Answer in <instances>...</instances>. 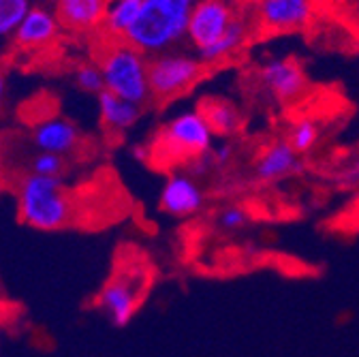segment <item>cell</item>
Here are the masks:
<instances>
[{
    "mask_svg": "<svg viewBox=\"0 0 359 357\" xmlns=\"http://www.w3.org/2000/svg\"><path fill=\"white\" fill-rule=\"evenodd\" d=\"M18 216L36 231L67 229L77 220L75 191L62 175H39L26 171L15 184Z\"/></svg>",
    "mask_w": 359,
    "mask_h": 357,
    "instance_id": "6da1fadb",
    "label": "cell"
},
{
    "mask_svg": "<svg viewBox=\"0 0 359 357\" xmlns=\"http://www.w3.org/2000/svg\"><path fill=\"white\" fill-rule=\"evenodd\" d=\"M88 43L90 60L101 69L105 90L137 105L150 101L148 56L144 52L130 46L126 39L109 36L101 30L90 34Z\"/></svg>",
    "mask_w": 359,
    "mask_h": 357,
    "instance_id": "7a4b0ae2",
    "label": "cell"
},
{
    "mask_svg": "<svg viewBox=\"0 0 359 357\" xmlns=\"http://www.w3.org/2000/svg\"><path fill=\"white\" fill-rule=\"evenodd\" d=\"M195 3L197 0H144L124 39L146 56L180 48L187 41Z\"/></svg>",
    "mask_w": 359,
    "mask_h": 357,
    "instance_id": "3957f363",
    "label": "cell"
},
{
    "mask_svg": "<svg viewBox=\"0 0 359 357\" xmlns=\"http://www.w3.org/2000/svg\"><path fill=\"white\" fill-rule=\"evenodd\" d=\"M214 133L199 109H187L165 122L148 146V163L182 165L214 148Z\"/></svg>",
    "mask_w": 359,
    "mask_h": 357,
    "instance_id": "277c9868",
    "label": "cell"
},
{
    "mask_svg": "<svg viewBox=\"0 0 359 357\" xmlns=\"http://www.w3.org/2000/svg\"><path fill=\"white\" fill-rule=\"evenodd\" d=\"M205 65L197 54L184 50H169L148 56V83L150 99L156 103H169L191 93L203 77Z\"/></svg>",
    "mask_w": 359,
    "mask_h": 357,
    "instance_id": "5b68a950",
    "label": "cell"
},
{
    "mask_svg": "<svg viewBox=\"0 0 359 357\" xmlns=\"http://www.w3.org/2000/svg\"><path fill=\"white\" fill-rule=\"evenodd\" d=\"M146 291V276L137 265L111 276L97 297V308L109 319L114 328H126L140 310Z\"/></svg>",
    "mask_w": 359,
    "mask_h": 357,
    "instance_id": "8992f818",
    "label": "cell"
},
{
    "mask_svg": "<svg viewBox=\"0 0 359 357\" xmlns=\"http://www.w3.org/2000/svg\"><path fill=\"white\" fill-rule=\"evenodd\" d=\"M236 18L231 0H197L191 20L187 41L195 50L208 48L218 41Z\"/></svg>",
    "mask_w": 359,
    "mask_h": 357,
    "instance_id": "52a82bcc",
    "label": "cell"
},
{
    "mask_svg": "<svg viewBox=\"0 0 359 357\" xmlns=\"http://www.w3.org/2000/svg\"><path fill=\"white\" fill-rule=\"evenodd\" d=\"M259 79L265 90L280 103H293L308 90L304 69L293 58H269L259 69Z\"/></svg>",
    "mask_w": 359,
    "mask_h": 357,
    "instance_id": "ba28073f",
    "label": "cell"
},
{
    "mask_svg": "<svg viewBox=\"0 0 359 357\" xmlns=\"http://www.w3.org/2000/svg\"><path fill=\"white\" fill-rule=\"evenodd\" d=\"M314 0H257V22L267 32H293L310 24Z\"/></svg>",
    "mask_w": 359,
    "mask_h": 357,
    "instance_id": "9c48e42d",
    "label": "cell"
},
{
    "mask_svg": "<svg viewBox=\"0 0 359 357\" xmlns=\"http://www.w3.org/2000/svg\"><path fill=\"white\" fill-rule=\"evenodd\" d=\"M205 206L203 189L191 173H171L163 184L158 208L173 218H191Z\"/></svg>",
    "mask_w": 359,
    "mask_h": 357,
    "instance_id": "30bf717a",
    "label": "cell"
},
{
    "mask_svg": "<svg viewBox=\"0 0 359 357\" xmlns=\"http://www.w3.org/2000/svg\"><path fill=\"white\" fill-rule=\"evenodd\" d=\"M60 30L62 28L52 11L45 7H32L13 32V48L26 54L48 50L56 43Z\"/></svg>",
    "mask_w": 359,
    "mask_h": 357,
    "instance_id": "8fae6325",
    "label": "cell"
},
{
    "mask_svg": "<svg viewBox=\"0 0 359 357\" xmlns=\"http://www.w3.org/2000/svg\"><path fill=\"white\" fill-rule=\"evenodd\" d=\"M111 0H54V15L62 30L90 36L105 20Z\"/></svg>",
    "mask_w": 359,
    "mask_h": 357,
    "instance_id": "7c38bea8",
    "label": "cell"
},
{
    "mask_svg": "<svg viewBox=\"0 0 359 357\" xmlns=\"http://www.w3.org/2000/svg\"><path fill=\"white\" fill-rule=\"evenodd\" d=\"M30 140L41 152H54L60 156L73 154L83 146V135L77 128V124L60 116L32 126Z\"/></svg>",
    "mask_w": 359,
    "mask_h": 357,
    "instance_id": "4fadbf2b",
    "label": "cell"
},
{
    "mask_svg": "<svg viewBox=\"0 0 359 357\" xmlns=\"http://www.w3.org/2000/svg\"><path fill=\"white\" fill-rule=\"evenodd\" d=\"M304 163L299 154L289 146L287 140L272 142L267 148L261 150L259 159L255 161V177L263 184H272L285 177L302 173Z\"/></svg>",
    "mask_w": 359,
    "mask_h": 357,
    "instance_id": "5bb4252c",
    "label": "cell"
},
{
    "mask_svg": "<svg viewBox=\"0 0 359 357\" xmlns=\"http://www.w3.org/2000/svg\"><path fill=\"white\" fill-rule=\"evenodd\" d=\"M99 97V114H101V126L107 133L122 135L124 130L133 128L142 118V105L130 103L126 99H120L118 95L103 90Z\"/></svg>",
    "mask_w": 359,
    "mask_h": 357,
    "instance_id": "9a60e30c",
    "label": "cell"
},
{
    "mask_svg": "<svg viewBox=\"0 0 359 357\" xmlns=\"http://www.w3.org/2000/svg\"><path fill=\"white\" fill-rule=\"evenodd\" d=\"M197 109L201 112V116L205 118V122L210 124L216 137H233V135H238L244 124L242 112L229 99L208 97L199 103Z\"/></svg>",
    "mask_w": 359,
    "mask_h": 357,
    "instance_id": "2e32d148",
    "label": "cell"
},
{
    "mask_svg": "<svg viewBox=\"0 0 359 357\" xmlns=\"http://www.w3.org/2000/svg\"><path fill=\"white\" fill-rule=\"evenodd\" d=\"M246 39H248V20L236 15L233 22L229 24V28L224 30V34L218 41H214L208 48L195 50V52H197V58L205 67H214V65L222 62L224 58H229L236 52H240L242 46L246 43Z\"/></svg>",
    "mask_w": 359,
    "mask_h": 357,
    "instance_id": "e0dca14e",
    "label": "cell"
},
{
    "mask_svg": "<svg viewBox=\"0 0 359 357\" xmlns=\"http://www.w3.org/2000/svg\"><path fill=\"white\" fill-rule=\"evenodd\" d=\"M142 5H144V0H111L99 30L109 36L124 39L126 30L133 26L135 20H137Z\"/></svg>",
    "mask_w": 359,
    "mask_h": 357,
    "instance_id": "ac0fdd59",
    "label": "cell"
},
{
    "mask_svg": "<svg viewBox=\"0 0 359 357\" xmlns=\"http://www.w3.org/2000/svg\"><path fill=\"white\" fill-rule=\"evenodd\" d=\"M60 112L58 105V97L52 93H36L34 97H30L28 101H24V105L20 107V118L24 124L28 126H36L50 118H56Z\"/></svg>",
    "mask_w": 359,
    "mask_h": 357,
    "instance_id": "d6986e66",
    "label": "cell"
},
{
    "mask_svg": "<svg viewBox=\"0 0 359 357\" xmlns=\"http://www.w3.org/2000/svg\"><path fill=\"white\" fill-rule=\"evenodd\" d=\"M319 140H321V128H319L317 122H314L312 118H308V116L297 118V120L291 124V128H289V137H287L289 146H291L299 156L312 152L314 146L319 144Z\"/></svg>",
    "mask_w": 359,
    "mask_h": 357,
    "instance_id": "ffe728a7",
    "label": "cell"
},
{
    "mask_svg": "<svg viewBox=\"0 0 359 357\" xmlns=\"http://www.w3.org/2000/svg\"><path fill=\"white\" fill-rule=\"evenodd\" d=\"M30 9V0H0V39L13 34Z\"/></svg>",
    "mask_w": 359,
    "mask_h": 357,
    "instance_id": "44dd1931",
    "label": "cell"
},
{
    "mask_svg": "<svg viewBox=\"0 0 359 357\" xmlns=\"http://www.w3.org/2000/svg\"><path fill=\"white\" fill-rule=\"evenodd\" d=\"M75 83H77L79 90L90 93V95H101L105 90L103 73L97 67V62H93V60L77 65V69H75Z\"/></svg>",
    "mask_w": 359,
    "mask_h": 357,
    "instance_id": "7402d4cb",
    "label": "cell"
},
{
    "mask_svg": "<svg viewBox=\"0 0 359 357\" xmlns=\"http://www.w3.org/2000/svg\"><path fill=\"white\" fill-rule=\"evenodd\" d=\"M250 212L244 208V206H238V203H231V206H224L218 216H216V225L222 229V231H240L244 229L246 225H250Z\"/></svg>",
    "mask_w": 359,
    "mask_h": 357,
    "instance_id": "603a6c76",
    "label": "cell"
},
{
    "mask_svg": "<svg viewBox=\"0 0 359 357\" xmlns=\"http://www.w3.org/2000/svg\"><path fill=\"white\" fill-rule=\"evenodd\" d=\"M65 156L54 154V152H41L36 156H32L30 161V171L39 173V175H62L65 173Z\"/></svg>",
    "mask_w": 359,
    "mask_h": 357,
    "instance_id": "cb8c5ba5",
    "label": "cell"
},
{
    "mask_svg": "<svg viewBox=\"0 0 359 357\" xmlns=\"http://www.w3.org/2000/svg\"><path fill=\"white\" fill-rule=\"evenodd\" d=\"M336 187L340 191H353L359 187V159L344 165L336 175Z\"/></svg>",
    "mask_w": 359,
    "mask_h": 357,
    "instance_id": "d4e9b609",
    "label": "cell"
},
{
    "mask_svg": "<svg viewBox=\"0 0 359 357\" xmlns=\"http://www.w3.org/2000/svg\"><path fill=\"white\" fill-rule=\"evenodd\" d=\"M210 156H212L214 167H227L233 159V146L229 142H222L220 146L210 150Z\"/></svg>",
    "mask_w": 359,
    "mask_h": 357,
    "instance_id": "484cf974",
    "label": "cell"
},
{
    "mask_svg": "<svg viewBox=\"0 0 359 357\" xmlns=\"http://www.w3.org/2000/svg\"><path fill=\"white\" fill-rule=\"evenodd\" d=\"M3 101H5V73L0 69V107H3Z\"/></svg>",
    "mask_w": 359,
    "mask_h": 357,
    "instance_id": "4316f807",
    "label": "cell"
},
{
    "mask_svg": "<svg viewBox=\"0 0 359 357\" xmlns=\"http://www.w3.org/2000/svg\"><path fill=\"white\" fill-rule=\"evenodd\" d=\"M3 169H5V159H3V150H0V175H3Z\"/></svg>",
    "mask_w": 359,
    "mask_h": 357,
    "instance_id": "83f0119b",
    "label": "cell"
},
{
    "mask_svg": "<svg viewBox=\"0 0 359 357\" xmlns=\"http://www.w3.org/2000/svg\"><path fill=\"white\" fill-rule=\"evenodd\" d=\"M0 342H3V323H0Z\"/></svg>",
    "mask_w": 359,
    "mask_h": 357,
    "instance_id": "f1b7e54d",
    "label": "cell"
},
{
    "mask_svg": "<svg viewBox=\"0 0 359 357\" xmlns=\"http://www.w3.org/2000/svg\"><path fill=\"white\" fill-rule=\"evenodd\" d=\"M0 56H3V48H0Z\"/></svg>",
    "mask_w": 359,
    "mask_h": 357,
    "instance_id": "f546056e",
    "label": "cell"
}]
</instances>
